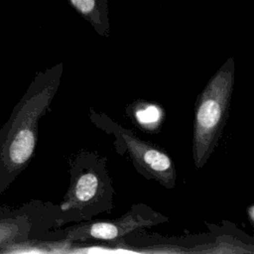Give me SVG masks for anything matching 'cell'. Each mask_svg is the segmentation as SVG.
<instances>
[{
  "label": "cell",
  "instance_id": "3957f363",
  "mask_svg": "<svg viewBox=\"0 0 254 254\" xmlns=\"http://www.w3.org/2000/svg\"><path fill=\"white\" fill-rule=\"evenodd\" d=\"M91 120L98 126L109 129L129 153L135 168L149 180L172 189L176 185V170L171 158L158 146L146 142L130 130L112 121L105 114L91 112Z\"/></svg>",
  "mask_w": 254,
  "mask_h": 254
},
{
  "label": "cell",
  "instance_id": "9c48e42d",
  "mask_svg": "<svg viewBox=\"0 0 254 254\" xmlns=\"http://www.w3.org/2000/svg\"><path fill=\"white\" fill-rule=\"evenodd\" d=\"M247 212H248V217H249V220L251 222V224L254 223V205L251 204L248 209H247Z\"/></svg>",
  "mask_w": 254,
  "mask_h": 254
},
{
  "label": "cell",
  "instance_id": "277c9868",
  "mask_svg": "<svg viewBox=\"0 0 254 254\" xmlns=\"http://www.w3.org/2000/svg\"><path fill=\"white\" fill-rule=\"evenodd\" d=\"M160 213L153 212L152 210L147 212H140L135 207L123 216L111 219L94 221L77 225L68 230L66 240L69 241H108L121 238L129 232L161 223L162 220H166Z\"/></svg>",
  "mask_w": 254,
  "mask_h": 254
},
{
  "label": "cell",
  "instance_id": "7a4b0ae2",
  "mask_svg": "<svg viewBox=\"0 0 254 254\" xmlns=\"http://www.w3.org/2000/svg\"><path fill=\"white\" fill-rule=\"evenodd\" d=\"M233 84L234 62L228 59L197 96L192 134V158L197 169L207 162L222 134Z\"/></svg>",
  "mask_w": 254,
  "mask_h": 254
},
{
  "label": "cell",
  "instance_id": "8992f818",
  "mask_svg": "<svg viewBox=\"0 0 254 254\" xmlns=\"http://www.w3.org/2000/svg\"><path fill=\"white\" fill-rule=\"evenodd\" d=\"M66 2L92 26L98 35L109 36L110 23L107 0H66Z\"/></svg>",
  "mask_w": 254,
  "mask_h": 254
},
{
  "label": "cell",
  "instance_id": "52a82bcc",
  "mask_svg": "<svg viewBox=\"0 0 254 254\" xmlns=\"http://www.w3.org/2000/svg\"><path fill=\"white\" fill-rule=\"evenodd\" d=\"M28 225V220L25 217L0 219V252L10 244L25 242L29 232Z\"/></svg>",
  "mask_w": 254,
  "mask_h": 254
},
{
  "label": "cell",
  "instance_id": "ba28073f",
  "mask_svg": "<svg viewBox=\"0 0 254 254\" xmlns=\"http://www.w3.org/2000/svg\"><path fill=\"white\" fill-rule=\"evenodd\" d=\"M202 252H207V253H245L247 252V249L240 246V242H230L225 241V240H220L218 239L213 247L209 249H204Z\"/></svg>",
  "mask_w": 254,
  "mask_h": 254
},
{
  "label": "cell",
  "instance_id": "6da1fadb",
  "mask_svg": "<svg viewBox=\"0 0 254 254\" xmlns=\"http://www.w3.org/2000/svg\"><path fill=\"white\" fill-rule=\"evenodd\" d=\"M63 64L39 71L0 129V194L28 167L38 142L39 121L61 83Z\"/></svg>",
  "mask_w": 254,
  "mask_h": 254
},
{
  "label": "cell",
  "instance_id": "5b68a950",
  "mask_svg": "<svg viewBox=\"0 0 254 254\" xmlns=\"http://www.w3.org/2000/svg\"><path fill=\"white\" fill-rule=\"evenodd\" d=\"M101 188V181L95 171L85 169L74 177L61 209L64 211L79 209L94 202Z\"/></svg>",
  "mask_w": 254,
  "mask_h": 254
}]
</instances>
